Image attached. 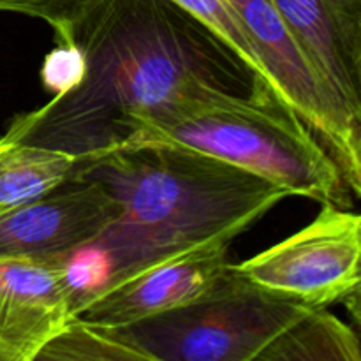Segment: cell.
Wrapping results in <instances>:
<instances>
[{
    "instance_id": "obj_1",
    "label": "cell",
    "mask_w": 361,
    "mask_h": 361,
    "mask_svg": "<svg viewBox=\"0 0 361 361\" xmlns=\"http://www.w3.org/2000/svg\"><path fill=\"white\" fill-rule=\"evenodd\" d=\"M56 42L76 49L67 90L11 120L4 140L92 157L212 90L245 94L259 74L173 0H83Z\"/></svg>"
},
{
    "instance_id": "obj_2",
    "label": "cell",
    "mask_w": 361,
    "mask_h": 361,
    "mask_svg": "<svg viewBox=\"0 0 361 361\" xmlns=\"http://www.w3.org/2000/svg\"><path fill=\"white\" fill-rule=\"evenodd\" d=\"M71 176L99 182L118 204L116 221L80 252L101 261L83 298L173 254L235 240L288 197L238 166L161 141H134L80 159Z\"/></svg>"
},
{
    "instance_id": "obj_3",
    "label": "cell",
    "mask_w": 361,
    "mask_h": 361,
    "mask_svg": "<svg viewBox=\"0 0 361 361\" xmlns=\"http://www.w3.org/2000/svg\"><path fill=\"white\" fill-rule=\"evenodd\" d=\"M134 141L192 148L275 183L288 196L351 204L341 166L267 78L256 76L245 94L212 90L185 99L127 143Z\"/></svg>"
},
{
    "instance_id": "obj_4",
    "label": "cell",
    "mask_w": 361,
    "mask_h": 361,
    "mask_svg": "<svg viewBox=\"0 0 361 361\" xmlns=\"http://www.w3.org/2000/svg\"><path fill=\"white\" fill-rule=\"evenodd\" d=\"M317 307L274 295L231 264L208 293L178 309L106 326L145 361H257L293 323Z\"/></svg>"
},
{
    "instance_id": "obj_5",
    "label": "cell",
    "mask_w": 361,
    "mask_h": 361,
    "mask_svg": "<svg viewBox=\"0 0 361 361\" xmlns=\"http://www.w3.org/2000/svg\"><path fill=\"white\" fill-rule=\"evenodd\" d=\"M360 215L323 203L305 228L231 268L274 295L328 307L360 291Z\"/></svg>"
},
{
    "instance_id": "obj_6",
    "label": "cell",
    "mask_w": 361,
    "mask_h": 361,
    "mask_svg": "<svg viewBox=\"0 0 361 361\" xmlns=\"http://www.w3.org/2000/svg\"><path fill=\"white\" fill-rule=\"evenodd\" d=\"M116 217L118 204L101 183L69 176L44 196L0 212V259L71 263Z\"/></svg>"
},
{
    "instance_id": "obj_7",
    "label": "cell",
    "mask_w": 361,
    "mask_h": 361,
    "mask_svg": "<svg viewBox=\"0 0 361 361\" xmlns=\"http://www.w3.org/2000/svg\"><path fill=\"white\" fill-rule=\"evenodd\" d=\"M231 238H217L140 268L106 288L88 293L73 319L99 326H123L194 302L228 268Z\"/></svg>"
},
{
    "instance_id": "obj_8",
    "label": "cell",
    "mask_w": 361,
    "mask_h": 361,
    "mask_svg": "<svg viewBox=\"0 0 361 361\" xmlns=\"http://www.w3.org/2000/svg\"><path fill=\"white\" fill-rule=\"evenodd\" d=\"M78 303L80 288L66 261L0 259V358L34 361Z\"/></svg>"
},
{
    "instance_id": "obj_9",
    "label": "cell",
    "mask_w": 361,
    "mask_h": 361,
    "mask_svg": "<svg viewBox=\"0 0 361 361\" xmlns=\"http://www.w3.org/2000/svg\"><path fill=\"white\" fill-rule=\"evenodd\" d=\"M338 108L361 126V0H271Z\"/></svg>"
},
{
    "instance_id": "obj_10",
    "label": "cell",
    "mask_w": 361,
    "mask_h": 361,
    "mask_svg": "<svg viewBox=\"0 0 361 361\" xmlns=\"http://www.w3.org/2000/svg\"><path fill=\"white\" fill-rule=\"evenodd\" d=\"M80 159L67 152L0 136V212L41 197L62 185Z\"/></svg>"
},
{
    "instance_id": "obj_11",
    "label": "cell",
    "mask_w": 361,
    "mask_h": 361,
    "mask_svg": "<svg viewBox=\"0 0 361 361\" xmlns=\"http://www.w3.org/2000/svg\"><path fill=\"white\" fill-rule=\"evenodd\" d=\"M257 361H361L360 338L328 307H317L286 328Z\"/></svg>"
},
{
    "instance_id": "obj_12",
    "label": "cell",
    "mask_w": 361,
    "mask_h": 361,
    "mask_svg": "<svg viewBox=\"0 0 361 361\" xmlns=\"http://www.w3.org/2000/svg\"><path fill=\"white\" fill-rule=\"evenodd\" d=\"M39 360L136 361L140 356L129 345L118 341L109 328L71 319L66 328L39 351L34 361Z\"/></svg>"
},
{
    "instance_id": "obj_13",
    "label": "cell",
    "mask_w": 361,
    "mask_h": 361,
    "mask_svg": "<svg viewBox=\"0 0 361 361\" xmlns=\"http://www.w3.org/2000/svg\"><path fill=\"white\" fill-rule=\"evenodd\" d=\"M200 20L212 34L217 35L231 51H235L261 78L270 80L261 63L249 32L228 0H173ZM271 81V80H270Z\"/></svg>"
},
{
    "instance_id": "obj_14",
    "label": "cell",
    "mask_w": 361,
    "mask_h": 361,
    "mask_svg": "<svg viewBox=\"0 0 361 361\" xmlns=\"http://www.w3.org/2000/svg\"><path fill=\"white\" fill-rule=\"evenodd\" d=\"M81 2L83 0H0V11L39 18L51 25L55 34H59L69 23Z\"/></svg>"
},
{
    "instance_id": "obj_15",
    "label": "cell",
    "mask_w": 361,
    "mask_h": 361,
    "mask_svg": "<svg viewBox=\"0 0 361 361\" xmlns=\"http://www.w3.org/2000/svg\"><path fill=\"white\" fill-rule=\"evenodd\" d=\"M0 361H2V358H0Z\"/></svg>"
}]
</instances>
